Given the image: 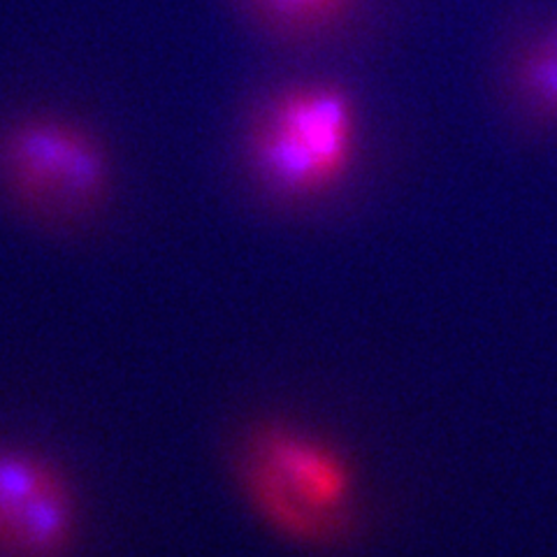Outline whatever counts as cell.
I'll return each mask as SVG.
<instances>
[{"instance_id":"cell-1","label":"cell","mask_w":557,"mask_h":557,"mask_svg":"<svg viewBox=\"0 0 557 557\" xmlns=\"http://www.w3.org/2000/svg\"><path fill=\"white\" fill-rule=\"evenodd\" d=\"M239 483L260 522L295 546H333L356 520L354 465L337 446L300 428L253 430L239 453Z\"/></svg>"},{"instance_id":"cell-2","label":"cell","mask_w":557,"mask_h":557,"mask_svg":"<svg viewBox=\"0 0 557 557\" xmlns=\"http://www.w3.org/2000/svg\"><path fill=\"white\" fill-rule=\"evenodd\" d=\"M360 151V112L337 82L309 79L278 89L256 112L247 159L272 196L323 198L351 174Z\"/></svg>"},{"instance_id":"cell-3","label":"cell","mask_w":557,"mask_h":557,"mask_svg":"<svg viewBox=\"0 0 557 557\" xmlns=\"http://www.w3.org/2000/svg\"><path fill=\"white\" fill-rule=\"evenodd\" d=\"M0 182L26 212L73 221L108 200L112 161L98 135L77 121L26 116L0 135Z\"/></svg>"},{"instance_id":"cell-6","label":"cell","mask_w":557,"mask_h":557,"mask_svg":"<svg viewBox=\"0 0 557 557\" xmlns=\"http://www.w3.org/2000/svg\"><path fill=\"white\" fill-rule=\"evenodd\" d=\"M516 89L525 108L542 121H557V54L542 40H532L513 67Z\"/></svg>"},{"instance_id":"cell-5","label":"cell","mask_w":557,"mask_h":557,"mask_svg":"<svg viewBox=\"0 0 557 557\" xmlns=\"http://www.w3.org/2000/svg\"><path fill=\"white\" fill-rule=\"evenodd\" d=\"M244 3L270 33L290 40L317 38L348 12L342 0H244Z\"/></svg>"},{"instance_id":"cell-7","label":"cell","mask_w":557,"mask_h":557,"mask_svg":"<svg viewBox=\"0 0 557 557\" xmlns=\"http://www.w3.org/2000/svg\"><path fill=\"white\" fill-rule=\"evenodd\" d=\"M356 3V0H342V5L346 8V10H351V5Z\"/></svg>"},{"instance_id":"cell-4","label":"cell","mask_w":557,"mask_h":557,"mask_svg":"<svg viewBox=\"0 0 557 557\" xmlns=\"http://www.w3.org/2000/svg\"><path fill=\"white\" fill-rule=\"evenodd\" d=\"M79 530L75 487L42 453L0 446V557H63Z\"/></svg>"}]
</instances>
